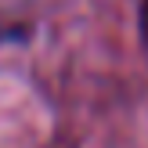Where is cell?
I'll return each mask as SVG.
<instances>
[{"label": "cell", "mask_w": 148, "mask_h": 148, "mask_svg": "<svg viewBox=\"0 0 148 148\" xmlns=\"http://www.w3.org/2000/svg\"><path fill=\"white\" fill-rule=\"evenodd\" d=\"M137 33H141L145 54H148V0H141V4H137Z\"/></svg>", "instance_id": "1"}]
</instances>
